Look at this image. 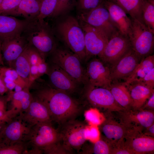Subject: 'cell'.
I'll list each match as a JSON object with an SVG mask.
<instances>
[{"label":"cell","mask_w":154,"mask_h":154,"mask_svg":"<svg viewBox=\"0 0 154 154\" xmlns=\"http://www.w3.org/2000/svg\"><path fill=\"white\" fill-rule=\"evenodd\" d=\"M29 89L33 90L32 94L45 105L52 121L59 125L75 119L81 111L79 102L70 94L52 88L38 78L33 82Z\"/></svg>","instance_id":"obj_1"},{"label":"cell","mask_w":154,"mask_h":154,"mask_svg":"<svg viewBox=\"0 0 154 154\" xmlns=\"http://www.w3.org/2000/svg\"><path fill=\"white\" fill-rule=\"evenodd\" d=\"M22 35L45 60L58 46L52 29L44 20L29 21Z\"/></svg>","instance_id":"obj_2"},{"label":"cell","mask_w":154,"mask_h":154,"mask_svg":"<svg viewBox=\"0 0 154 154\" xmlns=\"http://www.w3.org/2000/svg\"><path fill=\"white\" fill-rule=\"evenodd\" d=\"M55 30L68 49L77 55L82 62H85L84 34L77 19L72 16L67 17L57 23Z\"/></svg>","instance_id":"obj_3"},{"label":"cell","mask_w":154,"mask_h":154,"mask_svg":"<svg viewBox=\"0 0 154 154\" xmlns=\"http://www.w3.org/2000/svg\"><path fill=\"white\" fill-rule=\"evenodd\" d=\"M51 122L36 124L31 127L24 141L27 143V154H46L54 145L61 141L58 129H55Z\"/></svg>","instance_id":"obj_4"},{"label":"cell","mask_w":154,"mask_h":154,"mask_svg":"<svg viewBox=\"0 0 154 154\" xmlns=\"http://www.w3.org/2000/svg\"><path fill=\"white\" fill-rule=\"evenodd\" d=\"M48 57L49 62L59 67L78 84H87L86 69L78 56L70 50L57 46Z\"/></svg>","instance_id":"obj_5"},{"label":"cell","mask_w":154,"mask_h":154,"mask_svg":"<svg viewBox=\"0 0 154 154\" xmlns=\"http://www.w3.org/2000/svg\"><path fill=\"white\" fill-rule=\"evenodd\" d=\"M131 29L129 38L132 49L141 59L151 55L154 45V33L137 19L130 17Z\"/></svg>","instance_id":"obj_6"},{"label":"cell","mask_w":154,"mask_h":154,"mask_svg":"<svg viewBox=\"0 0 154 154\" xmlns=\"http://www.w3.org/2000/svg\"><path fill=\"white\" fill-rule=\"evenodd\" d=\"M79 17L81 21L96 29L108 40L118 31L103 3L90 11L81 13Z\"/></svg>","instance_id":"obj_7"},{"label":"cell","mask_w":154,"mask_h":154,"mask_svg":"<svg viewBox=\"0 0 154 154\" xmlns=\"http://www.w3.org/2000/svg\"><path fill=\"white\" fill-rule=\"evenodd\" d=\"M60 126V129H58L64 146L71 153L74 150L79 151L87 141L85 134L86 125L75 119Z\"/></svg>","instance_id":"obj_8"},{"label":"cell","mask_w":154,"mask_h":154,"mask_svg":"<svg viewBox=\"0 0 154 154\" xmlns=\"http://www.w3.org/2000/svg\"><path fill=\"white\" fill-rule=\"evenodd\" d=\"M85 86L86 98L94 108L106 111L108 114L124 110L117 103L108 89L89 84Z\"/></svg>","instance_id":"obj_9"},{"label":"cell","mask_w":154,"mask_h":154,"mask_svg":"<svg viewBox=\"0 0 154 154\" xmlns=\"http://www.w3.org/2000/svg\"><path fill=\"white\" fill-rule=\"evenodd\" d=\"M142 131L137 128L129 129L123 140V145L133 154H151L154 152V137L144 134Z\"/></svg>","instance_id":"obj_10"},{"label":"cell","mask_w":154,"mask_h":154,"mask_svg":"<svg viewBox=\"0 0 154 154\" xmlns=\"http://www.w3.org/2000/svg\"><path fill=\"white\" fill-rule=\"evenodd\" d=\"M131 48L129 38L118 31L109 39L99 58L112 65Z\"/></svg>","instance_id":"obj_11"},{"label":"cell","mask_w":154,"mask_h":154,"mask_svg":"<svg viewBox=\"0 0 154 154\" xmlns=\"http://www.w3.org/2000/svg\"><path fill=\"white\" fill-rule=\"evenodd\" d=\"M104 63L96 58L88 62L86 69L87 84L109 89L112 82L110 70Z\"/></svg>","instance_id":"obj_12"},{"label":"cell","mask_w":154,"mask_h":154,"mask_svg":"<svg viewBox=\"0 0 154 154\" xmlns=\"http://www.w3.org/2000/svg\"><path fill=\"white\" fill-rule=\"evenodd\" d=\"M1 125L2 144L9 145L24 141L31 127L22 120L19 115L7 123Z\"/></svg>","instance_id":"obj_13"},{"label":"cell","mask_w":154,"mask_h":154,"mask_svg":"<svg viewBox=\"0 0 154 154\" xmlns=\"http://www.w3.org/2000/svg\"><path fill=\"white\" fill-rule=\"evenodd\" d=\"M81 24L84 34L86 62L92 56L99 57L108 40L94 27L82 22Z\"/></svg>","instance_id":"obj_14"},{"label":"cell","mask_w":154,"mask_h":154,"mask_svg":"<svg viewBox=\"0 0 154 154\" xmlns=\"http://www.w3.org/2000/svg\"><path fill=\"white\" fill-rule=\"evenodd\" d=\"M48 64L46 74L48 76L49 84L54 89L69 94L75 92L78 83L58 66L50 62Z\"/></svg>","instance_id":"obj_15"},{"label":"cell","mask_w":154,"mask_h":154,"mask_svg":"<svg viewBox=\"0 0 154 154\" xmlns=\"http://www.w3.org/2000/svg\"><path fill=\"white\" fill-rule=\"evenodd\" d=\"M141 59L131 48L111 65L110 68L112 82L128 77Z\"/></svg>","instance_id":"obj_16"},{"label":"cell","mask_w":154,"mask_h":154,"mask_svg":"<svg viewBox=\"0 0 154 154\" xmlns=\"http://www.w3.org/2000/svg\"><path fill=\"white\" fill-rule=\"evenodd\" d=\"M117 112L119 114V121L128 128H135L143 130L154 123L153 111L123 110Z\"/></svg>","instance_id":"obj_17"},{"label":"cell","mask_w":154,"mask_h":154,"mask_svg":"<svg viewBox=\"0 0 154 154\" xmlns=\"http://www.w3.org/2000/svg\"><path fill=\"white\" fill-rule=\"evenodd\" d=\"M32 96V100L28 108L19 114L23 121L30 127L39 123L52 122L46 106L37 98L33 95Z\"/></svg>","instance_id":"obj_18"},{"label":"cell","mask_w":154,"mask_h":154,"mask_svg":"<svg viewBox=\"0 0 154 154\" xmlns=\"http://www.w3.org/2000/svg\"><path fill=\"white\" fill-rule=\"evenodd\" d=\"M103 139L112 147L121 142L128 128L120 121L109 117L105 119L99 126Z\"/></svg>","instance_id":"obj_19"},{"label":"cell","mask_w":154,"mask_h":154,"mask_svg":"<svg viewBox=\"0 0 154 154\" xmlns=\"http://www.w3.org/2000/svg\"><path fill=\"white\" fill-rule=\"evenodd\" d=\"M28 45L27 39L22 35L2 42L1 51L4 64L12 68L14 62Z\"/></svg>","instance_id":"obj_20"},{"label":"cell","mask_w":154,"mask_h":154,"mask_svg":"<svg viewBox=\"0 0 154 154\" xmlns=\"http://www.w3.org/2000/svg\"><path fill=\"white\" fill-rule=\"evenodd\" d=\"M103 4L108 11L111 20L117 31L129 37L132 26L130 17L122 8L112 2L104 0Z\"/></svg>","instance_id":"obj_21"},{"label":"cell","mask_w":154,"mask_h":154,"mask_svg":"<svg viewBox=\"0 0 154 154\" xmlns=\"http://www.w3.org/2000/svg\"><path fill=\"white\" fill-rule=\"evenodd\" d=\"M29 21L11 16L0 15V40L1 42L21 35Z\"/></svg>","instance_id":"obj_22"},{"label":"cell","mask_w":154,"mask_h":154,"mask_svg":"<svg viewBox=\"0 0 154 154\" xmlns=\"http://www.w3.org/2000/svg\"><path fill=\"white\" fill-rule=\"evenodd\" d=\"M132 100L131 109L134 111L141 110L146 101L154 93L151 89L136 82L126 85Z\"/></svg>","instance_id":"obj_23"},{"label":"cell","mask_w":154,"mask_h":154,"mask_svg":"<svg viewBox=\"0 0 154 154\" xmlns=\"http://www.w3.org/2000/svg\"><path fill=\"white\" fill-rule=\"evenodd\" d=\"M42 0H21L19 5L9 16H21L30 21L37 18Z\"/></svg>","instance_id":"obj_24"},{"label":"cell","mask_w":154,"mask_h":154,"mask_svg":"<svg viewBox=\"0 0 154 154\" xmlns=\"http://www.w3.org/2000/svg\"><path fill=\"white\" fill-rule=\"evenodd\" d=\"M109 89L117 103L124 110L131 109L132 100L128 87L124 82H112Z\"/></svg>","instance_id":"obj_25"},{"label":"cell","mask_w":154,"mask_h":154,"mask_svg":"<svg viewBox=\"0 0 154 154\" xmlns=\"http://www.w3.org/2000/svg\"><path fill=\"white\" fill-rule=\"evenodd\" d=\"M122 8L129 17L143 24L141 16L143 6L146 0H107Z\"/></svg>","instance_id":"obj_26"},{"label":"cell","mask_w":154,"mask_h":154,"mask_svg":"<svg viewBox=\"0 0 154 154\" xmlns=\"http://www.w3.org/2000/svg\"><path fill=\"white\" fill-rule=\"evenodd\" d=\"M154 68V55H150L141 59L133 72L125 79L126 85L138 81Z\"/></svg>","instance_id":"obj_27"},{"label":"cell","mask_w":154,"mask_h":154,"mask_svg":"<svg viewBox=\"0 0 154 154\" xmlns=\"http://www.w3.org/2000/svg\"><path fill=\"white\" fill-rule=\"evenodd\" d=\"M26 48L15 60L12 68L16 70L19 76L25 82L27 86L29 88L31 85L30 70L31 65Z\"/></svg>","instance_id":"obj_28"},{"label":"cell","mask_w":154,"mask_h":154,"mask_svg":"<svg viewBox=\"0 0 154 154\" xmlns=\"http://www.w3.org/2000/svg\"><path fill=\"white\" fill-rule=\"evenodd\" d=\"M91 146L83 145L82 149V154H111V145L106 141L100 137V139Z\"/></svg>","instance_id":"obj_29"},{"label":"cell","mask_w":154,"mask_h":154,"mask_svg":"<svg viewBox=\"0 0 154 154\" xmlns=\"http://www.w3.org/2000/svg\"><path fill=\"white\" fill-rule=\"evenodd\" d=\"M143 23L154 33V0H146L142 9Z\"/></svg>","instance_id":"obj_30"},{"label":"cell","mask_w":154,"mask_h":154,"mask_svg":"<svg viewBox=\"0 0 154 154\" xmlns=\"http://www.w3.org/2000/svg\"><path fill=\"white\" fill-rule=\"evenodd\" d=\"M29 148L27 143L20 141L5 145L0 143V154H26Z\"/></svg>","instance_id":"obj_31"},{"label":"cell","mask_w":154,"mask_h":154,"mask_svg":"<svg viewBox=\"0 0 154 154\" xmlns=\"http://www.w3.org/2000/svg\"><path fill=\"white\" fill-rule=\"evenodd\" d=\"M57 0H42L40 12L37 19L44 20L51 17L54 12L57 3Z\"/></svg>","instance_id":"obj_32"},{"label":"cell","mask_w":154,"mask_h":154,"mask_svg":"<svg viewBox=\"0 0 154 154\" xmlns=\"http://www.w3.org/2000/svg\"><path fill=\"white\" fill-rule=\"evenodd\" d=\"M84 116L85 120L90 125L98 126L104 120L99 110L95 108L86 110Z\"/></svg>","instance_id":"obj_33"},{"label":"cell","mask_w":154,"mask_h":154,"mask_svg":"<svg viewBox=\"0 0 154 154\" xmlns=\"http://www.w3.org/2000/svg\"><path fill=\"white\" fill-rule=\"evenodd\" d=\"M0 74L1 76L12 79L16 84L21 86L23 88L28 87L25 82L19 76L16 70L12 68L1 65L0 67Z\"/></svg>","instance_id":"obj_34"},{"label":"cell","mask_w":154,"mask_h":154,"mask_svg":"<svg viewBox=\"0 0 154 154\" xmlns=\"http://www.w3.org/2000/svg\"><path fill=\"white\" fill-rule=\"evenodd\" d=\"M77 0H57L55 10L51 17H56L68 11L76 4Z\"/></svg>","instance_id":"obj_35"},{"label":"cell","mask_w":154,"mask_h":154,"mask_svg":"<svg viewBox=\"0 0 154 154\" xmlns=\"http://www.w3.org/2000/svg\"><path fill=\"white\" fill-rule=\"evenodd\" d=\"M104 0H77L76 5L82 13L87 12L102 4Z\"/></svg>","instance_id":"obj_36"},{"label":"cell","mask_w":154,"mask_h":154,"mask_svg":"<svg viewBox=\"0 0 154 154\" xmlns=\"http://www.w3.org/2000/svg\"><path fill=\"white\" fill-rule=\"evenodd\" d=\"M21 0H3L0 4V15H9L15 9Z\"/></svg>","instance_id":"obj_37"},{"label":"cell","mask_w":154,"mask_h":154,"mask_svg":"<svg viewBox=\"0 0 154 154\" xmlns=\"http://www.w3.org/2000/svg\"><path fill=\"white\" fill-rule=\"evenodd\" d=\"M26 50L31 65H38L41 62L45 61L39 52L29 44Z\"/></svg>","instance_id":"obj_38"},{"label":"cell","mask_w":154,"mask_h":154,"mask_svg":"<svg viewBox=\"0 0 154 154\" xmlns=\"http://www.w3.org/2000/svg\"><path fill=\"white\" fill-rule=\"evenodd\" d=\"M90 125L86 127L85 136L87 140L94 143L100 139V131L97 126Z\"/></svg>","instance_id":"obj_39"},{"label":"cell","mask_w":154,"mask_h":154,"mask_svg":"<svg viewBox=\"0 0 154 154\" xmlns=\"http://www.w3.org/2000/svg\"><path fill=\"white\" fill-rule=\"evenodd\" d=\"M136 82L140 83L151 88L154 89V68L146 74L143 78Z\"/></svg>","instance_id":"obj_40"},{"label":"cell","mask_w":154,"mask_h":154,"mask_svg":"<svg viewBox=\"0 0 154 154\" xmlns=\"http://www.w3.org/2000/svg\"><path fill=\"white\" fill-rule=\"evenodd\" d=\"M17 112L11 109L6 112L0 111V125L5 124L17 116Z\"/></svg>","instance_id":"obj_41"},{"label":"cell","mask_w":154,"mask_h":154,"mask_svg":"<svg viewBox=\"0 0 154 154\" xmlns=\"http://www.w3.org/2000/svg\"><path fill=\"white\" fill-rule=\"evenodd\" d=\"M154 108V93L150 97L141 110L153 111Z\"/></svg>","instance_id":"obj_42"},{"label":"cell","mask_w":154,"mask_h":154,"mask_svg":"<svg viewBox=\"0 0 154 154\" xmlns=\"http://www.w3.org/2000/svg\"><path fill=\"white\" fill-rule=\"evenodd\" d=\"M37 66L40 77L44 74H46L48 68V64L46 62V61L40 63Z\"/></svg>","instance_id":"obj_43"},{"label":"cell","mask_w":154,"mask_h":154,"mask_svg":"<svg viewBox=\"0 0 154 154\" xmlns=\"http://www.w3.org/2000/svg\"><path fill=\"white\" fill-rule=\"evenodd\" d=\"M8 102L7 96H5L0 95V111L4 112L7 111V104Z\"/></svg>","instance_id":"obj_44"},{"label":"cell","mask_w":154,"mask_h":154,"mask_svg":"<svg viewBox=\"0 0 154 154\" xmlns=\"http://www.w3.org/2000/svg\"><path fill=\"white\" fill-rule=\"evenodd\" d=\"M142 132L145 135L154 137V123L147 128Z\"/></svg>","instance_id":"obj_45"},{"label":"cell","mask_w":154,"mask_h":154,"mask_svg":"<svg viewBox=\"0 0 154 154\" xmlns=\"http://www.w3.org/2000/svg\"><path fill=\"white\" fill-rule=\"evenodd\" d=\"M1 65H2L0 63V67ZM8 91L3 82L0 74V95H3L5 93Z\"/></svg>","instance_id":"obj_46"},{"label":"cell","mask_w":154,"mask_h":154,"mask_svg":"<svg viewBox=\"0 0 154 154\" xmlns=\"http://www.w3.org/2000/svg\"><path fill=\"white\" fill-rule=\"evenodd\" d=\"M23 88L21 85L16 84L14 88L15 90L14 92H18L22 90Z\"/></svg>","instance_id":"obj_47"},{"label":"cell","mask_w":154,"mask_h":154,"mask_svg":"<svg viewBox=\"0 0 154 154\" xmlns=\"http://www.w3.org/2000/svg\"><path fill=\"white\" fill-rule=\"evenodd\" d=\"M1 42L0 40V63L1 65L4 66V63L3 62L1 51Z\"/></svg>","instance_id":"obj_48"},{"label":"cell","mask_w":154,"mask_h":154,"mask_svg":"<svg viewBox=\"0 0 154 154\" xmlns=\"http://www.w3.org/2000/svg\"><path fill=\"white\" fill-rule=\"evenodd\" d=\"M2 142V139L1 133V125H0V143Z\"/></svg>","instance_id":"obj_49"},{"label":"cell","mask_w":154,"mask_h":154,"mask_svg":"<svg viewBox=\"0 0 154 154\" xmlns=\"http://www.w3.org/2000/svg\"><path fill=\"white\" fill-rule=\"evenodd\" d=\"M3 0H0V4L2 2Z\"/></svg>","instance_id":"obj_50"}]
</instances>
